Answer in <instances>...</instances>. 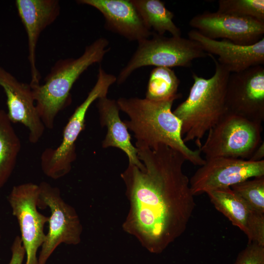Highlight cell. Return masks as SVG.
<instances>
[{"label":"cell","instance_id":"4","mask_svg":"<svg viewBox=\"0 0 264 264\" xmlns=\"http://www.w3.org/2000/svg\"><path fill=\"white\" fill-rule=\"evenodd\" d=\"M110 49L106 38H98L87 45L79 57L58 60L43 84L31 87L38 114L45 128H54L58 114L71 101L70 92L75 82L90 66L100 63Z\"/></svg>","mask_w":264,"mask_h":264},{"label":"cell","instance_id":"13","mask_svg":"<svg viewBox=\"0 0 264 264\" xmlns=\"http://www.w3.org/2000/svg\"><path fill=\"white\" fill-rule=\"evenodd\" d=\"M0 87L6 96L10 120L23 125L28 130L30 142L37 143L45 127L38 114L30 84L19 81L0 65Z\"/></svg>","mask_w":264,"mask_h":264},{"label":"cell","instance_id":"12","mask_svg":"<svg viewBox=\"0 0 264 264\" xmlns=\"http://www.w3.org/2000/svg\"><path fill=\"white\" fill-rule=\"evenodd\" d=\"M189 25L209 38L227 40L243 45L257 43L264 35V22L218 11L198 14L190 20Z\"/></svg>","mask_w":264,"mask_h":264},{"label":"cell","instance_id":"7","mask_svg":"<svg viewBox=\"0 0 264 264\" xmlns=\"http://www.w3.org/2000/svg\"><path fill=\"white\" fill-rule=\"evenodd\" d=\"M262 124L227 112L208 132L199 149L205 159L229 157L248 160L263 142Z\"/></svg>","mask_w":264,"mask_h":264},{"label":"cell","instance_id":"19","mask_svg":"<svg viewBox=\"0 0 264 264\" xmlns=\"http://www.w3.org/2000/svg\"><path fill=\"white\" fill-rule=\"evenodd\" d=\"M146 27L160 35L168 32L181 37V32L173 21L174 14L160 0H131Z\"/></svg>","mask_w":264,"mask_h":264},{"label":"cell","instance_id":"27","mask_svg":"<svg viewBox=\"0 0 264 264\" xmlns=\"http://www.w3.org/2000/svg\"><path fill=\"white\" fill-rule=\"evenodd\" d=\"M0 238H1V235H0Z\"/></svg>","mask_w":264,"mask_h":264},{"label":"cell","instance_id":"6","mask_svg":"<svg viewBox=\"0 0 264 264\" xmlns=\"http://www.w3.org/2000/svg\"><path fill=\"white\" fill-rule=\"evenodd\" d=\"M151 37L138 42L135 51L116 77L117 84L143 66L189 67L194 60L208 56L197 42L189 38L167 37L154 32Z\"/></svg>","mask_w":264,"mask_h":264},{"label":"cell","instance_id":"25","mask_svg":"<svg viewBox=\"0 0 264 264\" xmlns=\"http://www.w3.org/2000/svg\"><path fill=\"white\" fill-rule=\"evenodd\" d=\"M12 256L8 264H22L25 250L19 236L15 237L11 246Z\"/></svg>","mask_w":264,"mask_h":264},{"label":"cell","instance_id":"18","mask_svg":"<svg viewBox=\"0 0 264 264\" xmlns=\"http://www.w3.org/2000/svg\"><path fill=\"white\" fill-rule=\"evenodd\" d=\"M97 104L100 125L106 126L107 133L102 142V147H115L124 152L129 164L135 165L141 170L145 166L138 157L137 149L131 141V136L124 121L119 116V108L116 100L107 96L98 98Z\"/></svg>","mask_w":264,"mask_h":264},{"label":"cell","instance_id":"26","mask_svg":"<svg viewBox=\"0 0 264 264\" xmlns=\"http://www.w3.org/2000/svg\"><path fill=\"white\" fill-rule=\"evenodd\" d=\"M264 143L263 141L255 149L249 159L252 161H259L264 159Z\"/></svg>","mask_w":264,"mask_h":264},{"label":"cell","instance_id":"2","mask_svg":"<svg viewBox=\"0 0 264 264\" xmlns=\"http://www.w3.org/2000/svg\"><path fill=\"white\" fill-rule=\"evenodd\" d=\"M175 99L153 101L138 97H120L119 110L129 117L124 121L136 139L135 147L154 149L163 144L181 153L186 161L202 166L205 162L199 149L192 150L183 142L181 122L172 110Z\"/></svg>","mask_w":264,"mask_h":264},{"label":"cell","instance_id":"8","mask_svg":"<svg viewBox=\"0 0 264 264\" xmlns=\"http://www.w3.org/2000/svg\"><path fill=\"white\" fill-rule=\"evenodd\" d=\"M39 187V207H47L50 211L48 231L38 257V264H46L60 244L81 242L83 227L75 209L63 199L59 188L45 181Z\"/></svg>","mask_w":264,"mask_h":264},{"label":"cell","instance_id":"24","mask_svg":"<svg viewBox=\"0 0 264 264\" xmlns=\"http://www.w3.org/2000/svg\"><path fill=\"white\" fill-rule=\"evenodd\" d=\"M234 264H264V246L248 242L238 254Z\"/></svg>","mask_w":264,"mask_h":264},{"label":"cell","instance_id":"3","mask_svg":"<svg viewBox=\"0 0 264 264\" xmlns=\"http://www.w3.org/2000/svg\"><path fill=\"white\" fill-rule=\"evenodd\" d=\"M215 69L208 79L192 73L194 83L187 99L173 111L181 122L183 142L194 141L200 148L201 139L227 112L226 87L230 73L210 54Z\"/></svg>","mask_w":264,"mask_h":264},{"label":"cell","instance_id":"17","mask_svg":"<svg viewBox=\"0 0 264 264\" xmlns=\"http://www.w3.org/2000/svg\"><path fill=\"white\" fill-rule=\"evenodd\" d=\"M77 2L94 7L105 19V27L131 41L149 38L153 32L144 24L131 0H79Z\"/></svg>","mask_w":264,"mask_h":264},{"label":"cell","instance_id":"16","mask_svg":"<svg viewBox=\"0 0 264 264\" xmlns=\"http://www.w3.org/2000/svg\"><path fill=\"white\" fill-rule=\"evenodd\" d=\"M206 194L215 208L246 235L248 242L264 246V214L251 208L230 187Z\"/></svg>","mask_w":264,"mask_h":264},{"label":"cell","instance_id":"20","mask_svg":"<svg viewBox=\"0 0 264 264\" xmlns=\"http://www.w3.org/2000/svg\"><path fill=\"white\" fill-rule=\"evenodd\" d=\"M21 148L20 138L7 112L0 110V189L11 176Z\"/></svg>","mask_w":264,"mask_h":264},{"label":"cell","instance_id":"1","mask_svg":"<svg viewBox=\"0 0 264 264\" xmlns=\"http://www.w3.org/2000/svg\"><path fill=\"white\" fill-rule=\"evenodd\" d=\"M137 149L145 168L129 164L121 175L130 204L123 227L149 252L159 254L185 231L194 196L181 153L163 144Z\"/></svg>","mask_w":264,"mask_h":264},{"label":"cell","instance_id":"21","mask_svg":"<svg viewBox=\"0 0 264 264\" xmlns=\"http://www.w3.org/2000/svg\"><path fill=\"white\" fill-rule=\"evenodd\" d=\"M180 80L171 68L155 67L151 71L147 85L146 99L162 101L181 97L177 93Z\"/></svg>","mask_w":264,"mask_h":264},{"label":"cell","instance_id":"9","mask_svg":"<svg viewBox=\"0 0 264 264\" xmlns=\"http://www.w3.org/2000/svg\"><path fill=\"white\" fill-rule=\"evenodd\" d=\"M39 198V185L32 182L14 186L7 198L19 226L26 255L25 264H38L37 251L45 237L44 226L49 217L38 210Z\"/></svg>","mask_w":264,"mask_h":264},{"label":"cell","instance_id":"5","mask_svg":"<svg viewBox=\"0 0 264 264\" xmlns=\"http://www.w3.org/2000/svg\"><path fill=\"white\" fill-rule=\"evenodd\" d=\"M116 82L115 75L99 67L96 83L69 119L60 144L56 148H46L41 154V167L46 176L58 179L70 172L77 156L75 142L85 128L86 116L89 107L96 100L107 96L109 88Z\"/></svg>","mask_w":264,"mask_h":264},{"label":"cell","instance_id":"22","mask_svg":"<svg viewBox=\"0 0 264 264\" xmlns=\"http://www.w3.org/2000/svg\"><path fill=\"white\" fill-rule=\"evenodd\" d=\"M230 188L251 208L264 214V176L245 180Z\"/></svg>","mask_w":264,"mask_h":264},{"label":"cell","instance_id":"10","mask_svg":"<svg viewBox=\"0 0 264 264\" xmlns=\"http://www.w3.org/2000/svg\"><path fill=\"white\" fill-rule=\"evenodd\" d=\"M203 165L189 179L195 196L231 186L248 179L264 176V160H249L229 157L205 159Z\"/></svg>","mask_w":264,"mask_h":264},{"label":"cell","instance_id":"23","mask_svg":"<svg viewBox=\"0 0 264 264\" xmlns=\"http://www.w3.org/2000/svg\"><path fill=\"white\" fill-rule=\"evenodd\" d=\"M217 11L264 22V0H220Z\"/></svg>","mask_w":264,"mask_h":264},{"label":"cell","instance_id":"15","mask_svg":"<svg viewBox=\"0 0 264 264\" xmlns=\"http://www.w3.org/2000/svg\"><path fill=\"white\" fill-rule=\"evenodd\" d=\"M188 36L207 54L218 56L217 61L230 73L264 64V38L254 44L243 45L227 40L209 38L195 29L190 30Z\"/></svg>","mask_w":264,"mask_h":264},{"label":"cell","instance_id":"14","mask_svg":"<svg viewBox=\"0 0 264 264\" xmlns=\"http://www.w3.org/2000/svg\"><path fill=\"white\" fill-rule=\"evenodd\" d=\"M16 6L27 36L28 59L31 87L39 85L41 76L36 66V48L41 33L59 16L60 5L57 0H16Z\"/></svg>","mask_w":264,"mask_h":264},{"label":"cell","instance_id":"11","mask_svg":"<svg viewBox=\"0 0 264 264\" xmlns=\"http://www.w3.org/2000/svg\"><path fill=\"white\" fill-rule=\"evenodd\" d=\"M227 112L262 124L264 120V67L230 73L226 87Z\"/></svg>","mask_w":264,"mask_h":264}]
</instances>
